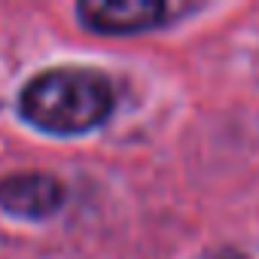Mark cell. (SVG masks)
I'll use <instances>...</instances> for the list:
<instances>
[{"label": "cell", "mask_w": 259, "mask_h": 259, "mask_svg": "<svg viewBox=\"0 0 259 259\" xmlns=\"http://www.w3.org/2000/svg\"><path fill=\"white\" fill-rule=\"evenodd\" d=\"M113 85L89 67H52L19 95V113L46 135H85L113 113Z\"/></svg>", "instance_id": "1"}, {"label": "cell", "mask_w": 259, "mask_h": 259, "mask_svg": "<svg viewBox=\"0 0 259 259\" xmlns=\"http://www.w3.org/2000/svg\"><path fill=\"white\" fill-rule=\"evenodd\" d=\"M76 16L95 34L125 37L159 28L168 16V7L162 0H82Z\"/></svg>", "instance_id": "2"}, {"label": "cell", "mask_w": 259, "mask_h": 259, "mask_svg": "<svg viewBox=\"0 0 259 259\" xmlns=\"http://www.w3.org/2000/svg\"><path fill=\"white\" fill-rule=\"evenodd\" d=\"M64 201V189L58 177L46 171H25L0 177V210L22 220L52 217Z\"/></svg>", "instance_id": "3"}]
</instances>
